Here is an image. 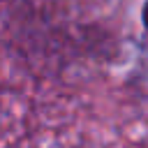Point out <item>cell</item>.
Here are the masks:
<instances>
[{
	"label": "cell",
	"instance_id": "obj_1",
	"mask_svg": "<svg viewBox=\"0 0 148 148\" xmlns=\"http://www.w3.org/2000/svg\"><path fill=\"white\" fill-rule=\"evenodd\" d=\"M141 23H143V30L148 32V0H146L143 7H141Z\"/></svg>",
	"mask_w": 148,
	"mask_h": 148
}]
</instances>
